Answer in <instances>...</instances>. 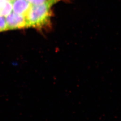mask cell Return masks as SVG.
Wrapping results in <instances>:
<instances>
[{"label": "cell", "instance_id": "obj_1", "mask_svg": "<svg viewBox=\"0 0 121 121\" xmlns=\"http://www.w3.org/2000/svg\"><path fill=\"white\" fill-rule=\"evenodd\" d=\"M63 0H49L42 4L31 5L25 15L27 27L41 29L49 25L52 15V8Z\"/></svg>", "mask_w": 121, "mask_h": 121}, {"label": "cell", "instance_id": "obj_3", "mask_svg": "<svg viewBox=\"0 0 121 121\" xmlns=\"http://www.w3.org/2000/svg\"><path fill=\"white\" fill-rule=\"evenodd\" d=\"M11 3L13 12L25 16L31 6L26 0H13Z\"/></svg>", "mask_w": 121, "mask_h": 121}, {"label": "cell", "instance_id": "obj_2", "mask_svg": "<svg viewBox=\"0 0 121 121\" xmlns=\"http://www.w3.org/2000/svg\"><path fill=\"white\" fill-rule=\"evenodd\" d=\"M5 19L8 30L28 27L26 17L23 15L11 12L6 17Z\"/></svg>", "mask_w": 121, "mask_h": 121}, {"label": "cell", "instance_id": "obj_5", "mask_svg": "<svg viewBox=\"0 0 121 121\" xmlns=\"http://www.w3.org/2000/svg\"><path fill=\"white\" fill-rule=\"evenodd\" d=\"M7 26L4 17L0 16V32L7 30Z\"/></svg>", "mask_w": 121, "mask_h": 121}, {"label": "cell", "instance_id": "obj_6", "mask_svg": "<svg viewBox=\"0 0 121 121\" xmlns=\"http://www.w3.org/2000/svg\"><path fill=\"white\" fill-rule=\"evenodd\" d=\"M31 5H37L42 4L47 2L49 0H26Z\"/></svg>", "mask_w": 121, "mask_h": 121}, {"label": "cell", "instance_id": "obj_7", "mask_svg": "<svg viewBox=\"0 0 121 121\" xmlns=\"http://www.w3.org/2000/svg\"><path fill=\"white\" fill-rule=\"evenodd\" d=\"M5 0L6 1H8V2H12L13 0Z\"/></svg>", "mask_w": 121, "mask_h": 121}, {"label": "cell", "instance_id": "obj_4", "mask_svg": "<svg viewBox=\"0 0 121 121\" xmlns=\"http://www.w3.org/2000/svg\"><path fill=\"white\" fill-rule=\"evenodd\" d=\"M12 5L11 2L4 0H0V16L6 17L12 12Z\"/></svg>", "mask_w": 121, "mask_h": 121}]
</instances>
